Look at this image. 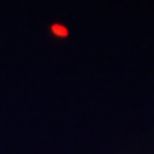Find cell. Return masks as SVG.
<instances>
[{
	"mask_svg": "<svg viewBox=\"0 0 154 154\" xmlns=\"http://www.w3.org/2000/svg\"><path fill=\"white\" fill-rule=\"evenodd\" d=\"M50 34L56 37V39H67L69 37V30H67V26H63L61 23H54V24H50Z\"/></svg>",
	"mask_w": 154,
	"mask_h": 154,
	"instance_id": "1",
	"label": "cell"
}]
</instances>
